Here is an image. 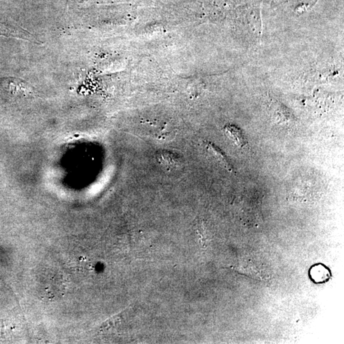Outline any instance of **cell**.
<instances>
[{
    "mask_svg": "<svg viewBox=\"0 0 344 344\" xmlns=\"http://www.w3.org/2000/svg\"><path fill=\"white\" fill-rule=\"evenodd\" d=\"M228 136L239 148H244L248 145V140L242 132L234 125H227L224 128Z\"/></svg>",
    "mask_w": 344,
    "mask_h": 344,
    "instance_id": "obj_3",
    "label": "cell"
},
{
    "mask_svg": "<svg viewBox=\"0 0 344 344\" xmlns=\"http://www.w3.org/2000/svg\"><path fill=\"white\" fill-rule=\"evenodd\" d=\"M0 36L24 40L38 44L40 43L34 34L22 28L16 27L4 23H0Z\"/></svg>",
    "mask_w": 344,
    "mask_h": 344,
    "instance_id": "obj_1",
    "label": "cell"
},
{
    "mask_svg": "<svg viewBox=\"0 0 344 344\" xmlns=\"http://www.w3.org/2000/svg\"><path fill=\"white\" fill-rule=\"evenodd\" d=\"M206 148L208 150L209 154L211 156L214 158L215 161L219 162L220 166L224 167L228 171L234 173V169L233 166L230 162L228 158H227L225 153L220 150V148L216 146L215 144L210 142H206Z\"/></svg>",
    "mask_w": 344,
    "mask_h": 344,
    "instance_id": "obj_2",
    "label": "cell"
}]
</instances>
